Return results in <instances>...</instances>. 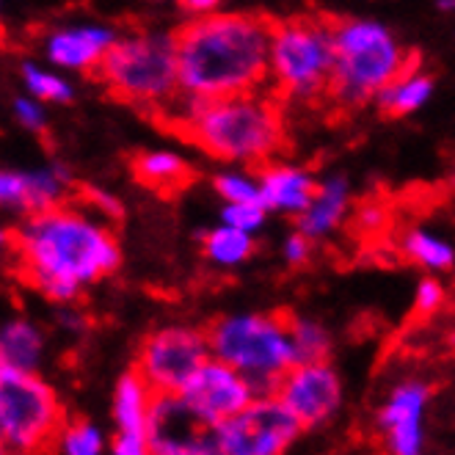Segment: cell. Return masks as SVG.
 <instances>
[{
  "label": "cell",
  "mask_w": 455,
  "mask_h": 455,
  "mask_svg": "<svg viewBox=\"0 0 455 455\" xmlns=\"http://www.w3.org/2000/svg\"><path fill=\"white\" fill-rule=\"evenodd\" d=\"M42 351V337L31 323H9L0 329V364H12L20 370H34Z\"/></svg>",
  "instance_id": "22"
},
{
  "label": "cell",
  "mask_w": 455,
  "mask_h": 455,
  "mask_svg": "<svg viewBox=\"0 0 455 455\" xmlns=\"http://www.w3.org/2000/svg\"><path fill=\"white\" fill-rule=\"evenodd\" d=\"M287 329L292 339V354H296V364H312V362H329L331 354V339L323 326L312 323V320L296 317L287 312Z\"/></svg>",
  "instance_id": "23"
},
{
  "label": "cell",
  "mask_w": 455,
  "mask_h": 455,
  "mask_svg": "<svg viewBox=\"0 0 455 455\" xmlns=\"http://www.w3.org/2000/svg\"><path fill=\"white\" fill-rule=\"evenodd\" d=\"M431 92H434V80L417 72V67H411L409 72L395 77L387 89L379 92L376 105L384 116L400 119V116H409V114L419 111L427 102V97H431Z\"/></svg>",
  "instance_id": "20"
},
{
  "label": "cell",
  "mask_w": 455,
  "mask_h": 455,
  "mask_svg": "<svg viewBox=\"0 0 455 455\" xmlns=\"http://www.w3.org/2000/svg\"><path fill=\"white\" fill-rule=\"evenodd\" d=\"M265 212H267V207L265 204H257V202H227L221 219L229 227L254 232V229H259L265 224Z\"/></svg>",
  "instance_id": "28"
},
{
  "label": "cell",
  "mask_w": 455,
  "mask_h": 455,
  "mask_svg": "<svg viewBox=\"0 0 455 455\" xmlns=\"http://www.w3.org/2000/svg\"><path fill=\"white\" fill-rule=\"evenodd\" d=\"M271 17L251 12L202 14L174 31L180 89L204 100L262 92L271 84Z\"/></svg>",
  "instance_id": "1"
},
{
  "label": "cell",
  "mask_w": 455,
  "mask_h": 455,
  "mask_svg": "<svg viewBox=\"0 0 455 455\" xmlns=\"http://www.w3.org/2000/svg\"><path fill=\"white\" fill-rule=\"evenodd\" d=\"M67 411L34 370L0 364V444L14 452H52Z\"/></svg>",
  "instance_id": "8"
},
{
  "label": "cell",
  "mask_w": 455,
  "mask_h": 455,
  "mask_svg": "<svg viewBox=\"0 0 455 455\" xmlns=\"http://www.w3.org/2000/svg\"><path fill=\"white\" fill-rule=\"evenodd\" d=\"M149 452L157 455H212L219 450V425L207 422L182 392H152L147 419Z\"/></svg>",
  "instance_id": "11"
},
{
  "label": "cell",
  "mask_w": 455,
  "mask_h": 455,
  "mask_svg": "<svg viewBox=\"0 0 455 455\" xmlns=\"http://www.w3.org/2000/svg\"><path fill=\"white\" fill-rule=\"evenodd\" d=\"M417 56L400 47L395 34L372 20L334 22V72L329 102L337 111H354L376 102L379 92L409 72Z\"/></svg>",
  "instance_id": "4"
},
{
  "label": "cell",
  "mask_w": 455,
  "mask_h": 455,
  "mask_svg": "<svg viewBox=\"0 0 455 455\" xmlns=\"http://www.w3.org/2000/svg\"><path fill=\"white\" fill-rule=\"evenodd\" d=\"M9 246L20 265V279L52 301H72L80 287L114 274L122 251L116 237L67 207L31 212L9 232Z\"/></svg>",
  "instance_id": "2"
},
{
  "label": "cell",
  "mask_w": 455,
  "mask_h": 455,
  "mask_svg": "<svg viewBox=\"0 0 455 455\" xmlns=\"http://www.w3.org/2000/svg\"><path fill=\"white\" fill-rule=\"evenodd\" d=\"M180 392L212 425H221L254 400V389L243 372L216 356L207 359Z\"/></svg>",
  "instance_id": "13"
},
{
  "label": "cell",
  "mask_w": 455,
  "mask_h": 455,
  "mask_svg": "<svg viewBox=\"0 0 455 455\" xmlns=\"http://www.w3.org/2000/svg\"><path fill=\"white\" fill-rule=\"evenodd\" d=\"M347 204H351V188H347V182L342 177L317 182V191H315L309 207L299 216V229L309 240L331 235L342 224Z\"/></svg>",
  "instance_id": "18"
},
{
  "label": "cell",
  "mask_w": 455,
  "mask_h": 455,
  "mask_svg": "<svg viewBox=\"0 0 455 455\" xmlns=\"http://www.w3.org/2000/svg\"><path fill=\"white\" fill-rule=\"evenodd\" d=\"M212 188L227 202H257L262 204V188L259 180H251L246 172H224L212 180Z\"/></svg>",
  "instance_id": "25"
},
{
  "label": "cell",
  "mask_w": 455,
  "mask_h": 455,
  "mask_svg": "<svg viewBox=\"0 0 455 455\" xmlns=\"http://www.w3.org/2000/svg\"><path fill=\"white\" fill-rule=\"evenodd\" d=\"M177 4H180L182 12L202 17V14H212V12H216L221 6V0H177Z\"/></svg>",
  "instance_id": "34"
},
{
  "label": "cell",
  "mask_w": 455,
  "mask_h": 455,
  "mask_svg": "<svg viewBox=\"0 0 455 455\" xmlns=\"http://www.w3.org/2000/svg\"><path fill=\"white\" fill-rule=\"evenodd\" d=\"M427 395H431V389L425 384L409 381L397 387L387 400V406L379 414V427L392 452L414 455L422 450V414Z\"/></svg>",
  "instance_id": "14"
},
{
  "label": "cell",
  "mask_w": 455,
  "mask_h": 455,
  "mask_svg": "<svg viewBox=\"0 0 455 455\" xmlns=\"http://www.w3.org/2000/svg\"><path fill=\"white\" fill-rule=\"evenodd\" d=\"M436 6H439V12H452L455 9V0H439Z\"/></svg>",
  "instance_id": "35"
},
{
  "label": "cell",
  "mask_w": 455,
  "mask_h": 455,
  "mask_svg": "<svg viewBox=\"0 0 455 455\" xmlns=\"http://www.w3.org/2000/svg\"><path fill=\"white\" fill-rule=\"evenodd\" d=\"M202 249L207 259H212L216 265L235 267L254 254V240H251V232L224 224L219 229H210L202 235Z\"/></svg>",
  "instance_id": "21"
},
{
  "label": "cell",
  "mask_w": 455,
  "mask_h": 455,
  "mask_svg": "<svg viewBox=\"0 0 455 455\" xmlns=\"http://www.w3.org/2000/svg\"><path fill=\"white\" fill-rule=\"evenodd\" d=\"M444 304V287L436 279H422L417 287V299H414V312L419 317H434Z\"/></svg>",
  "instance_id": "30"
},
{
  "label": "cell",
  "mask_w": 455,
  "mask_h": 455,
  "mask_svg": "<svg viewBox=\"0 0 455 455\" xmlns=\"http://www.w3.org/2000/svg\"><path fill=\"white\" fill-rule=\"evenodd\" d=\"M210 356L212 354L204 331L169 326L141 342L132 370L149 384L152 392H180Z\"/></svg>",
  "instance_id": "9"
},
{
  "label": "cell",
  "mask_w": 455,
  "mask_h": 455,
  "mask_svg": "<svg viewBox=\"0 0 455 455\" xmlns=\"http://www.w3.org/2000/svg\"><path fill=\"white\" fill-rule=\"evenodd\" d=\"M403 254L414 259L417 265L427 267V271H447L455 262V251L450 243H444L442 237L414 229L403 237Z\"/></svg>",
  "instance_id": "24"
},
{
  "label": "cell",
  "mask_w": 455,
  "mask_h": 455,
  "mask_svg": "<svg viewBox=\"0 0 455 455\" xmlns=\"http://www.w3.org/2000/svg\"><path fill=\"white\" fill-rule=\"evenodd\" d=\"M309 249H312L309 237L299 229L296 235L287 237V243H284V259L292 262V265H304L309 259Z\"/></svg>",
  "instance_id": "31"
},
{
  "label": "cell",
  "mask_w": 455,
  "mask_h": 455,
  "mask_svg": "<svg viewBox=\"0 0 455 455\" xmlns=\"http://www.w3.org/2000/svg\"><path fill=\"white\" fill-rule=\"evenodd\" d=\"M0 204L34 212V177L20 172H0Z\"/></svg>",
  "instance_id": "27"
},
{
  "label": "cell",
  "mask_w": 455,
  "mask_h": 455,
  "mask_svg": "<svg viewBox=\"0 0 455 455\" xmlns=\"http://www.w3.org/2000/svg\"><path fill=\"white\" fill-rule=\"evenodd\" d=\"M276 397L299 417L304 431H309L337 414L342 403V387L329 362L292 364L279 381Z\"/></svg>",
  "instance_id": "12"
},
{
  "label": "cell",
  "mask_w": 455,
  "mask_h": 455,
  "mask_svg": "<svg viewBox=\"0 0 455 455\" xmlns=\"http://www.w3.org/2000/svg\"><path fill=\"white\" fill-rule=\"evenodd\" d=\"M149 403H152L149 384L136 370H130L119 381L116 400H114V417H116V427H119V434L114 439V452H119V455L149 452V442H147Z\"/></svg>",
  "instance_id": "15"
},
{
  "label": "cell",
  "mask_w": 455,
  "mask_h": 455,
  "mask_svg": "<svg viewBox=\"0 0 455 455\" xmlns=\"http://www.w3.org/2000/svg\"><path fill=\"white\" fill-rule=\"evenodd\" d=\"M304 434V425L282 400L254 397L219 425V450L227 455H279Z\"/></svg>",
  "instance_id": "10"
},
{
  "label": "cell",
  "mask_w": 455,
  "mask_h": 455,
  "mask_svg": "<svg viewBox=\"0 0 455 455\" xmlns=\"http://www.w3.org/2000/svg\"><path fill=\"white\" fill-rule=\"evenodd\" d=\"M160 127L216 160L259 169L287 144L279 97L265 92L204 100L182 89Z\"/></svg>",
  "instance_id": "3"
},
{
  "label": "cell",
  "mask_w": 455,
  "mask_h": 455,
  "mask_svg": "<svg viewBox=\"0 0 455 455\" xmlns=\"http://www.w3.org/2000/svg\"><path fill=\"white\" fill-rule=\"evenodd\" d=\"M259 188H262V204L267 210L287 212V216H301L317 191V182L304 169L267 164L259 169Z\"/></svg>",
  "instance_id": "16"
},
{
  "label": "cell",
  "mask_w": 455,
  "mask_h": 455,
  "mask_svg": "<svg viewBox=\"0 0 455 455\" xmlns=\"http://www.w3.org/2000/svg\"><path fill=\"white\" fill-rule=\"evenodd\" d=\"M89 72L114 100L141 111H155L180 92L174 34H139L119 39Z\"/></svg>",
  "instance_id": "6"
},
{
  "label": "cell",
  "mask_w": 455,
  "mask_h": 455,
  "mask_svg": "<svg viewBox=\"0 0 455 455\" xmlns=\"http://www.w3.org/2000/svg\"><path fill=\"white\" fill-rule=\"evenodd\" d=\"M210 354L249 379L254 397H274L284 372L296 364L287 312L224 315L207 326Z\"/></svg>",
  "instance_id": "5"
},
{
  "label": "cell",
  "mask_w": 455,
  "mask_h": 455,
  "mask_svg": "<svg viewBox=\"0 0 455 455\" xmlns=\"http://www.w3.org/2000/svg\"><path fill=\"white\" fill-rule=\"evenodd\" d=\"M334 72V22L326 17H290L274 22L271 84L274 94L296 102L329 97Z\"/></svg>",
  "instance_id": "7"
},
{
  "label": "cell",
  "mask_w": 455,
  "mask_h": 455,
  "mask_svg": "<svg viewBox=\"0 0 455 455\" xmlns=\"http://www.w3.org/2000/svg\"><path fill=\"white\" fill-rule=\"evenodd\" d=\"M59 450L72 452V455H97L102 450V436L97 427H92L84 419H67L61 439H59Z\"/></svg>",
  "instance_id": "26"
},
{
  "label": "cell",
  "mask_w": 455,
  "mask_h": 455,
  "mask_svg": "<svg viewBox=\"0 0 455 455\" xmlns=\"http://www.w3.org/2000/svg\"><path fill=\"white\" fill-rule=\"evenodd\" d=\"M25 84H28V89L36 94V97H42V100H59V102H64V100H69L72 97V89L64 84V80H59V77H52V75H47V72H39L36 67H25Z\"/></svg>",
  "instance_id": "29"
},
{
  "label": "cell",
  "mask_w": 455,
  "mask_h": 455,
  "mask_svg": "<svg viewBox=\"0 0 455 455\" xmlns=\"http://www.w3.org/2000/svg\"><path fill=\"white\" fill-rule=\"evenodd\" d=\"M114 34L105 28H77V31H61L50 39L47 52L50 61H56L69 69H92L105 50L114 44Z\"/></svg>",
  "instance_id": "19"
},
{
  "label": "cell",
  "mask_w": 455,
  "mask_h": 455,
  "mask_svg": "<svg viewBox=\"0 0 455 455\" xmlns=\"http://www.w3.org/2000/svg\"><path fill=\"white\" fill-rule=\"evenodd\" d=\"M0 39H4V28H0Z\"/></svg>",
  "instance_id": "36"
},
{
  "label": "cell",
  "mask_w": 455,
  "mask_h": 455,
  "mask_svg": "<svg viewBox=\"0 0 455 455\" xmlns=\"http://www.w3.org/2000/svg\"><path fill=\"white\" fill-rule=\"evenodd\" d=\"M17 116H20V122L25 124V127H31V130H42V124H44V116H42V111L36 108L34 102H28V100H17Z\"/></svg>",
  "instance_id": "33"
},
{
  "label": "cell",
  "mask_w": 455,
  "mask_h": 455,
  "mask_svg": "<svg viewBox=\"0 0 455 455\" xmlns=\"http://www.w3.org/2000/svg\"><path fill=\"white\" fill-rule=\"evenodd\" d=\"M130 172L139 185L164 199L180 196L194 182V169L174 152H139L130 160Z\"/></svg>",
  "instance_id": "17"
},
{
  "label": "cell",
  "mask_w": 455,
  "mask_h": 455,
  "mask_svg": "<svg viewBox=\"0 0 455 455\" xmlns=\"http://www.w3.org/2000/svg\"><path fill=\"white\" fill-rule=\"evenodd\" d=\"M84 196H86V202H89V204L100 207L108 219H122V204H119L114 196L102 194V191H94V188H84Z\"/></svg>",
  "instance_id": "32"
}]
</instances>
